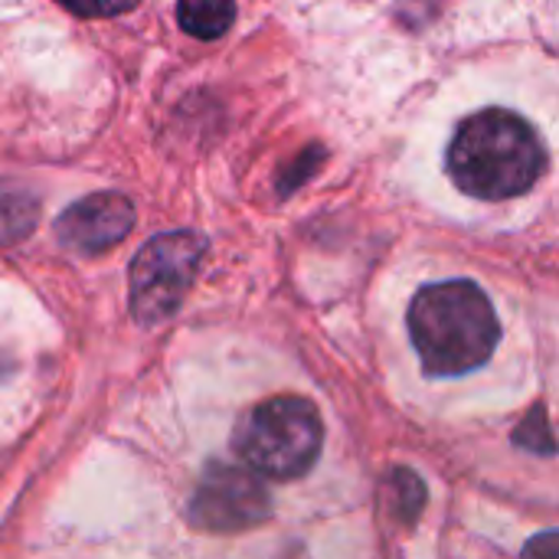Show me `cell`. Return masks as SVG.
Segmentation results:
<instances>
[{"label":"cell","mask_w":559,"mask_h":559,"mask_svg":"<svg viewBox=\"0 0 559 559\" xmlns=\"http://www.w3.org/2000/svg\"><path fill=\"white\" fill-rule=\"evenodd\" d=\"M409 337L429 377L478 370L501 341L488 295L465 278L426 285L409 305Z\"/></svg>","instance_id":"cell-1"},{"label":"cell","mask_w":559,"mask_h":559,"mask_svg":"<svg viewBox=\"0 0 559 559\" xmlns=\"http://www.w3.org/2000/svg\"><path fill=\"white\" fill-rule=\"evenodd\" d=\"M134 229V206L121 193H92L75 200L56 219V236L72 252H105Z\"/></svg>","instance_id":"cell-6"},{"label":"cell","mask_w":559,"mask_h":559,"mask_svg":"<svg viewBox=\"0 0 559 559\" xmlns=\"http://www.w3.org/2000/svg\"><path fill=\"white\" fill-rule=\"evenodd\" d=\"M177 20L197 39H216L233 26L236 0H180Z\"/></svg>","instance_id":"cell-8"},{"label":"cell","mask_w":559,"mask_h":559,"mask_svg":"<svg viewBox=\"0 0 559 559\" xmlns=\"http://www.w3.org/2000/svg\"><path fill=\"white\" fill-rule=\"evenodd\" d=\"M203 236L197 233H164L154 236L131 262V318L138 324H160L177 314L183 305L200 255H203Z\"/></svg>","instance_id":"cell-4"},{"label":"cell","mask_w":559,"mask_h":559,"mask_svg":"<svg viewBox=\"0 0 559 559\" xmlns=\"http://www.w3.org/2000/svg\"><path fill=\"white\" fill-rule=\"evenodd\" d=\"M321 439V416L308 400L275 396L252 406L239 419L233 432V452L265 478L295 481L318 462Z\"/></svg>","instance_id":"cell-3"},{"label":"cell","mask_w":559,"mask_h":559,"mask_svg":"<svg viewBox=\"0 0 559 559\" xmlns=\"http://www.w3.org/2000/svg\"><path fill=\"white\" fill-rule=\"evenodd\" d=\"M36 216H39V200L33 197V190L13 180H0V246H13L26 239L36 226Z\"/></svg>","instance_id":"cell-7"},{"label":"cell","mask_w":559,"mask_h":559,"mask_svg":"<svg viewBox=\"0 0 559 559\" xmlns=\"http://www.w3.org/2000/svg\"><path fill=\"white\" fill-rule=\"evenodd\" d=\"M272 511L265 485L236 465H210L190 498V521L200 531L233 534L255 527Z\"/></svg>","instance_id":"cell-5"},{"label":"cell","mask_w":559,"mask_h":559,"mask_svg":"<svg viewBox=\"0 0 559 559\" xmlns=\"http://www.w3.org/2000/svg\"><path fill=\"white\" fill-rule=\"evenodd\" d=\"M547 154L537 131L514 111L488 108L465 118L449 144L455 187L478 200L527 193L544 174Z\"/></svg>","instance_id":"cell-2"},{"label":"cell","mask_w":559,"mask_h":559,"mask_svg":"<svg viewBox=\"0 0 559 559\" xmlns=\"http://www.w3.org/2000/svg\"><path fill=\"white\" fill-rule=\"evenodd\" d=\"M419 485H423V481H419L413 472H396V478H393L396 508H400V514L406 511V518H409V521L419 514V508H423V501H426V495H413V498H409V491H413V488H419Z\"/></svg>","instance_id":"cell-9"},{"label":"cell","mask_w":559,"mask_h":559,"mask_svg":"<svg viewBox=\"0 0 559 559\" xmlns=\"http://www.w3.org/2000/svg\"><path fill=\"white\" fill-rule=\"evenodd\" d=\"M59 3H66L72 13L82 16H118L138 7V0H59Z\"/></svg>","instance_id":"cell-10"}]
</instances>
